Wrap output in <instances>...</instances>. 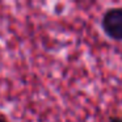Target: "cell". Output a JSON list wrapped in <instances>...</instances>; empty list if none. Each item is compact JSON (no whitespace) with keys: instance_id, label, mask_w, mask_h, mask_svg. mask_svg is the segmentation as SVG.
<instances>
[{"instance_id":"6da1fadb","label":"cell","mask_w":122,"mask_h":122,"mask_svg":"<svg viewBox=\"0 0 122 122\" xmlns=\"http://www.w3.org/2000/svg\"><path fill=\"white\" fill-rule=\"evenodd\" d=\"M101 28L110 40L122 41V8L106 9L101 19Z\"/></svg>"},{"instance_id":"3957f363","label":"cell","mask_w":122,"mask_h":122,"mask_svg":"<svg viewBox=\"0 0 122 122\" xmlns=\"http://www.w3.org/2000/svg\"><path fill=\"white\" fill-rule=\"evenodd\" d=\"M0 122H7V121H5V119H4V118H3V117H0Z\"/></svg>"},{"instance_id":"7a4b0ae2","label":"cell","mask_w":122,"mask_h":122,"mask_svg":"<svg viewBox=\"0 0 122 122\" xmlns=\"http://www.w3.org/2000/svg\"><path fill=\"white\" fill-rule=\"evenodd\" d=\"M109 122H122V118H119V117H113V118H110Z\"/></svg>"}]
</instances>
